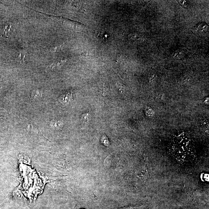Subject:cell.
<instances>
[{
    "instance_id": "cell-1",
    "label": "cell",
    "mask_w": 209,
    "mask_h": 209,
    "mask_svg": "<svg viewBox=\"0 0 209 209\" xmlns=\"http://www.w3.org/2000/svg\"><path fill=\"white\" fill-rule=\"evenodd\" d=\"M168 149L171 157L180 163H188L196 158L193 140L188 133L183 131H179L172 136Z\"/></svg>"
},
{
    "instance_id": "cell-2",
    "label": "cell",
    "mask_w": 209,
    "mask_h": 209,
    "mask_svg": "<svg viewBox=\"0 0 209 209\" xmlns=\"http://www.w3.org/2000/svg\"><path fill=\"white\" fill-rule=\"evenodd\" d=\"M72 93L73 91L71 90H69L65 93L61 95L59 98V101L62 103H66L70 102L72 101Z\"/></svg>"
},
{
    "instance_id": "cell-3",
    "label": "cell",
    "mask_w": 209,
    "mask_h": 209,
    "mask_svg": "<svg viewBox=\"0 0 209 209\" xmlns=\"http://www.w3.org/2000/svg\"><path fill=\"white\" fill-rule=\"evenodd\" d=\"M64 45L63 44H53L50 46V50L51 52H59L62 46Z\"/></svg>"
},
{
    "instance_id": "cell-4",
    "label": "cell",
    "mask_w": 209,
    "mask_h": 209,
    "mask_svg": "<svg viewBox=\"0 0 209 209\" xmlns=\"http://www.w3.org/2000/svg\"><path fill=\"white\" fill-rule=\"evenodd\" d=\"M129 38L133 40H139L142 39L141 36L137 34H131L129 35Z\"/></svg>"
},
{
    "instance_id": "cell-5",
    "label": "cell",
    "mask_w": 209,
    "mask_h": 209,
    "mask_svg": "<svg viewBox=\"0 0 209 209\" xmlns=\"http://www.w3.org/2000/svg\"><path fill=\"white\" fill-rule=\"evenodd\" d=\"M174 58L180 59L182 56V52L181 51H176L172 55Z\"/></svg>"
},
{
    "instance_id": "cell-6",
    "label": "cell",
    "mask_w": 209,
    "mask_h": 209,
    "mask_svg": "<svg viewBox=\"0 0 209 209\" xmlns=\"http://www.w3.org/2000/svg\"><path fill=\"white\" fill-rule=\"evenodd\" d=\"M65 62L66 60H61L60 61L56 62V63H53L52 65H50V67L51 68H53V67H55L57 66L61 65L65 63Z\"/></svg>"
},
{
    "instance_id": "cell-7",
    "label": "cell",
    "mask_w": 209,
    "mask_h": 209,
    "mask_svg": "<svg viewBox=\"0 0 209 209\" xmlns=\"http://www.w3.org/2000/svg\"><path fill=\"white\" fill-rule=\"evenodd\" d=\"M178 2L183 7L185 8H187L189 6V2L188 1H178Z\"/></svg>"
}]
</instances>
